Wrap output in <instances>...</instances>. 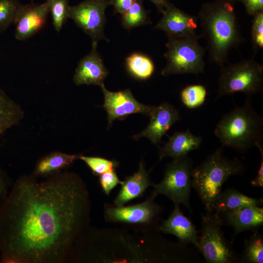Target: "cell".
<instances>
[{"mask_svg": "<svg viewBox=\"0 0 263 263\" xmlns=\"http://www.w3.org/2000/svg\"><path fill=\"white\" fill-rule=\"evenodd\" d=\"M36 177H20L0 200V263H64L84 230L89 201L81 178L69 172Z\"/></svg>", "mask_w": 263, "mask_h": 263, "instance_id": "obj_1", "label": "cell"}, {"mask_svg": "<svg viewBox=\"0 0 263 263\" xmlns=\"http://www.w3.org/2000/svg\"><path fill=\"white\" fill-rule=\"evenodd\" d=\"M234 0H214L202 4L197 16L201 37L207 44L210 62L227 63L230 51L244 42L235 9Z\"/></svg>", "mask_w": 263, "mask_h": 263, "instance_id": "obj_2", "label": "cell"}, {"mask_svg": "<svg viewBox=\"0 0 263 263\" xmlns=\"http://www.w3.org/2000/svg\"><path fill=\"white\" fill-rule=\"evenodd\" d=\"M250 97L245 104L225 113L217 124L214 133L222 144L244 152L255 146L263 148V117L252 107Z\"/></svg>", "mask_w": 263, "mask_h": 263, "instance_id": "obj_3", "label": "cell"}, {"mask_svg": "<svg viewBox=\"0 0 263 263\" xmlns=\"http://www.w3.org/2000/svg\"><path fill=\"white\" fill-rule=\"evenodd\" d=\"M223 147L217 149L192 170V188L208 211H213L214 203L225 182L231 176L242 174L245 169L239 160L225 156Z\"/></svg>", "mask_w": 263, "mask_h": 263, "instance_id": "obj_4", "label": "cell"}, {"mask_svg": "<svg viewBox=\"0 0 263 263\" xmlns=\"http://www.w3.org/2000/svg\"><path fill=\"white\" fill-rule=\"evenodd\" d=\"M201 35L168 36L166 44L167 59L161 71L163 76L178 74L198 75L203 73L205 49L199 43Z\"/></svg>", "mask_w": 263, "mask_h": 263, "instance_id": "obj_5", "label": "cell"}, {"mask_svg": "<svg viewBox=\"0 0 263 263\" xmlns=\"http://www.w3.org/2000/svg\"><path fill=\"white\" fill-rule=\"evenodd\" d=\"M223 225L217 212L207 211L201 214L197 251L207 263H241V254L234 250L233 242L225 237Z\"/></svg>", "mask_w": 263, "mask_h": 263, "instance_id": "obj_6", "label": "cell"}, {"mask_svg": "<svg viewBox=\"0 0 263 263\" xmlns=\"http://www.w3.org/2000/svg\"><path fill=\"white\" fill-rule=\"evenodd\" d=\"M263 66L252 59H243L221 67L216 98L240 92L250 97L262 91Z\"/></svg>", "mask_w": 263, "mask_h": 263, "instance_id": "obj_7", "label": "cell"}, {"mask_svg": "<svg viewBox=\"0 0 263 263\" xmlns=\"http://www.w3.org/2000/svg\"><path fill=\"white\" fill-rule=\"evenodd\" d=\"M192 161L187 155L174 160L168 164L162 180L153 185L150 196L155 198L163 195L174 204H182L192 212L189 203L191 184Z\"/></svg>", "mask_w": 263, "mask_h": 263, "instance_id": "obj_8", "label": "cell"}, {"mask_svg": "<svg viewBox=\"0 0 263 263\" xmlns=\"http://www.w3.org/2000/svg\"><path fill=\"white\" fill-rule=\"evenodd\" d=\"M109 6V0H84L70 6L69 19L88 35L92 42H98L105 39V11Z\"/></svg>", "mask_w": 263, "mask_h": 263, "instance_id": "obj_9", "label": "cell"}, {"mask_svg": "<svg viewBox=\"0 0 263 263\" xmlns=\"http://www.w3.org/2000/svg\"><path fill=\"white\" fill-rule=\"evenodd\" d=\"M100 87L104 94L103 107L107 113L109 125L116 119L122 120L133 113L150 117L154 107L139 102L129 89L112 92L106 88L104 83Z\"/></svg>", "mask_w": 263, "mask_h": 263, "instance_id": "obj_10", "label": "cell"}, {"mask_svg": "<svg viewBox=\"0 0 263 263\" xmlns=\"http://www.w3.org/2000/svg\"><path fill=\"white\" fill-rule=\"evenodd\" d=\"M49 13L47 0L41 4L31 2L22 4L19 8L14 24L15 37L19 41L28 39L45 26Z\"/></svg>", "mask_w": 263, "mask_h": 263, "instance_id": "obj_11", "label": "cell"}, {"mask_svg": "<svg viewBox=\"0 0 263 263\" xmlns=\"http://www.w3.org/2000/svg\"><path fill=\"white\" fill-rule=\"evenodd\" d=\"M150 196L144 202L132 206L108 207L105 217L109 221L128 224H150L159 218L161 208Z\"/></svg>", "mask_w": 263, "mask_h": 263, "instance_id": "obj_12", "label": "cell"}, {"mask_svg": "<svg viewBox=\"0 0 263 263\" xmlns=\"http://www.w3.org/2000/svg\"><path fill=\"white\" fill-rule=\"evenodd\" d=\"M150 117V122L147 128L134 135V139L145 137L157 144L171 126L181 119L178 110L168 102L154 106Z\"/></svg>", "mask_w": 263, "mask_h": 263, "instance_id": "obj_13", "label": "cell"}, {"mask_svg": "<svg viewBox=\"0 0 263 263\" xmlns=\"http://www.w3.org/2000/svg\"><path fill=\"white\" fill-rule=\"evenodd\" d=\"M163 16L154 28L165 32L168 36L196 34L198 19L169 2L162 12Z\"/></svg>", "mask_w": 263, "mask_h": 263, "instance_id": "obj_14", "label": "cell"}, {"mask_svg": "<svg viewBox=\"0 0 263 263\" xmlns=\"http://www.w3.org/2000/svg\"><path fill=\"white\" fill-rule=\"evenodd\" d=\"M97 42H92L90 52L82 58L75 69L73 80L77 85L103 83L108 72L97 51Z\"/></svg>", "mask_w": 263, "mask_h": 263, "instance_id": "obj_15", "label": "cell"}, {"mask_svg": "<svg viewBox=\"0 0 263 263\" xmlns=\"http://www.w3.org/2000/svg\"><path fill=\"white\" fill-rule=\"evenodd\" d=\"M218 213L223 225L233 227L232 242L240 233L258 229L263 225V208L259 206H246Z\"/></svg>", "mask_w": 263, "mask_h": 263, "instance_id": "obj_16", "label": "cell"}, {"mask_svg": "<svg viewBox=\"0 0 263 263\" xmlns=\"http://www.w3.org/2000/svg\"><path fill=\"white\" fill-rule=\"evenodd\" d=\"M179 205L174 204L172 213L167 220L163 221L158 229L165 234L174 235L182 243L192 245L197 250L200 231L197 230L191 220L182 212Z\"/></svg>", "mask_w": 263, "mask_h": 263, "instance_id": "obj_17", "label": "cell"}, {"mask_svg": "<svg viewBox=\"0 0 263 263\" xmlns=\"http://www.w3.org/2000/svg\"><path fill=\"white\" fill-rule=\"evenodd\" d=\"M121 185V188L114 201L116 207L123 206L129 201L142 196L147 188L152 186L153 184L150 179L149 172L144 163L141 162L137 171L126 177Z\"/></svg>", "mask_w": 263, "mask_h": 263, "instance_id": "obj_18", "label": "cell"}, {"mask_svg": "<svg viewBox=\"0 0 263 263\" xmlns=\"http://www.w3.org/2000/svg\"><path fill=\"white\" fill-rule=\"evenodd\" d=\"M202 142V137L193 135L189 129L175 132L160 149L159 160L166 157L177 159L185 156L190 151L198 149Z\"/></svg>", "mask_w": 263, "mask_h": 263, "instance_id": "obj_19", "label": "cell"}, {"mask_svg": "<svg viewBox=\"0 0 263 263\" xmlns=\"http://www.w3.org/2000/svg\"><path fill=\"white\" fill-rule=\"evenodd\" d=\"M263 203L262 198L250 197L234 188H228L221 191L218 195L213 206V210L219 213L246 206L260 207Z\"/></svg>", "mask_w": 263, "mask_h": 263, "instance_id": "obj_20", "label": "cell"}, {"mask_svg": "<svg viewBox=\"0 0 263 263\" xmlns=\"http://www.w3.org/2000/svg\"><path fill=\"white\" fill-rule=\"evenodd\" d=\"M80 154H69L59 151L44 156L37 164L34 175L48 176L59 172L79 158Z\"/></svg>", "mask_w": 263, "mask_h": 263, "instance_id": "obj_21", "label": "cell"}, {"mask_svg": "<svg viewBox=\"0 0 263 263\" xmlns=\"http://www.w3.org/2000/svg\"><path fill=\"white\" fill-rule=\"evenodd\" d=\"M23 116L19 105L0 88V136L18 124Z\"/></svg>", "mask_w": 263, "mask_h": 263, "instance_id": "obj_22", "label": "cell"}, {"mask_svg": "<svg viewBox=\"0 0 263 263\" xmlns=\"http://www.w3.org/2000/svg\"><path fill=\"white\" fill-rule=\"evenodd\" d=\"M126 67L131 76L139 80H147L153 75L155 66L152 59L140 53H134L126 57Z\"/></svg>", "mask_w": 263, "mask_h": 263, "instance_id": "obj_23", "label": "cell"}, {"mask_svg": "<svg viewBox=\"0 0 263 263\" xmlns=\"http://www.w3.org/2000/svg\"><path fill=\"white\" fill-rule=\"evenodd\" d=\"M245 239L241 254V263H263V236L258 229Z\"/></svg>", "mask_w": 263, "mask_h": 263, "instance_id": "obj_24", "label": "cell"}, {"mask_svg": "<svg viewBox=\"0 0 263 263\" xmlns=\"http://www.w3.org/2000/svg\"><path fill=\"white\" fill-rule=\"evenodd\" d=\"M142 1L136 0L132 7L122 15V24L125 28L130 29L150 23Z\"/></svg>", "mask_w": 263, "mask_h": 263, "instance_id": "obj_25", "label": "cell"}, {"mask_svg": "<svg viewBox=\"0 0 263 263\" xmlns=\"http://www.w3.org/2000/svg\"><path fill=\"white\" fill-rule=\"evenodd\" d=\"M207 94V90L203 85H190L181 91V100L183 104L188 108L196 109L204 104Z\"/></svg>", "mask_w": 263, "mask_h": 263, "instance_id": "obj_26", "label": "cell"}, {"mask_svg": "<svg viewBox=\"0 0 263 263\" xmlns=\"http://www.w3.org/2000/svg\"><path fill=\"white\" fill-rule=\"evenodd\" d=\"M55 30L59 32L69 19V0H47Z\"/></svg>", "mask_w": 263, "mask_h": 263, "instance_id": "obj_27", "label": "cell"}, {"mask_svg": "<svg viewBox=\"0 0 263 263\" xmlns=\"http://www.w3.org/2000/svg\"><path fill=\"white\" fill-rule=\"evenodd\" d=\"M22 4L19 0H0V33L14 24Z\"/></svg>", "mask_w": 263, "mask_h": 263, "instance_id": "obj_28", "label": "cell"}, {"mask_svg": "<svg viewBox=\"0 0 263 263\" xmlns=\"http://www.w3.org/2000/svg\"><path fill=\"white\" fill-rule=\"evenodd\" d=\"M79 159L86 163L94 175L98 176L106 172L115 170L118 165V162L116 161L100 157L85 156L80 155Z\"/></svg>", "mask_w": 263, "mask_h": 263, "instance_id": "obj_29", "label": "cell"}, {"mask_svg": "<svg viewBox=\"0 0 263 263\" xmlns=\"http://www.w3.org/2000/svg\"><path fill=\"white\" fill-rule=\"evenodd\" d=\"M253 17L251 28V41L254 50L257 52L263 48V12Z\"/></svg>", "mask_w": 263, "mask_h": 263, "instance_id": "obj_30", "label": "cell"}, {"mask_svg": "<svg viewBox=\"0 0 263 263\" xmlns=\"http://www.w3.org/2000/svg\"><path fill=\"white\" fill-rule=\"evenodd\" d=\"M99 182L104 192L109 195L118 184H121L122 181L119 180L115 170H112L99 175Z\"/></svg>", "mask_w": 263, "mask_h": 263, "instance_id": "obj_31", "label": "cell"}, {"mask_svg": "<svg viewBox=\"0 0 263 263\" xmlns=\"http://www.w3.org/2000/svg\"><path fill=\"white\" fill-rule=\"evenodd\" d=\"M241 2L244 6L247 14L254 16L263 12V0H234Z\"/></svg>", "mask_w": 263, "mask_h": 263, "instance_id": "obj_32", "label": "cell"}, {"mask_svg": "<svg viewBox=\"0 0 263 263\" xmlns=\"http://www.w3.org/2000/svg\"><path fill=\"white\" fill-rule=\"evenodd\" d=\"M136 0H109L110 5L113 6L114 12L121 15L127 11Z\"/></svg>", "mask_w": 263, "mask_h": 263, "instance_id": "obj_33", "label": "cell"}, {"mask_svg": "<svg viewBox=\"0 0 263 263\" xmlns=\"http://www.w3.org/2000/svg\"><path fill=\"white\" fill-rule=\"evenodd\" d=\"M262 155V161L259 169L257 172V174L255 178L252 180L250 182V184L253 187H263V149L259 150Z\"/></svg>", "mask_w": 263, "mask_h": 263, "instance_id": "obj_34", "label": "cell"}, {"mask_svg": "<svg viewBox=\"0 0 263 263\" xmlns=\"http://www.w3.org/2000/svg\"><path fill=\"white\" fill-rule=\"evenodd\" d=\"M8 180L3 171L0 168V200L8 192Z\"/></svg>", "mask_w": 263, "mask_h": 263, "instance_id": "obj_35", "label": "cell"}, {"mask_svg": "<svg viewBox=\"0 0 263 263\" xmlns=\"http://www.w3.org/2000/svg\"><path fill=\"white\" fill-rule=\"evenodd\" d=\"M153 3L156 7L158 11L161 13L163 11L165 7L169 3L168 0H149Z\"/></svg>", "mask_w": 263, "mask_h": 263, "instance_id": "obj_36", "label": "cell"}]
</instances>
